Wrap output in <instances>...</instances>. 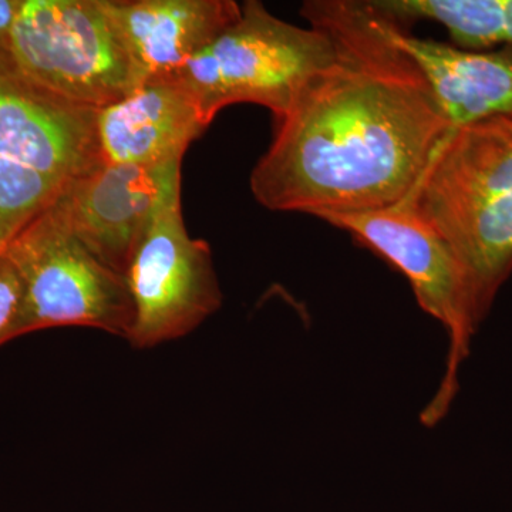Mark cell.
<instances>
[{
  "label": "cell",
  "mask_w": 512,
  "mask_h": 512,
  "mask_svg": "<svg viewBox=\"0 0 512 512\" xmlns=\"http://www.w3.org/2000/svg\"><path fill=\"white\" fill-rule=\"evenodd\" d=\"M301 12L329 33L336 56L275 121L252 195L313 217L404 200L451 133L429 84L369 0H311Z\"/></svg>",
  "instance_id": "1"
},
{
  "label": "cell",
  "mask_w": 512,
  "mask_h": 512,
  "mask_svg": "<svg viewBox=\"0 0 512 512\" xmlns=\"http://www.w3.org/2000/svg\"><path fill=\"white\" fill-rule=\"evenodd\" d=\"M409 195L456 255L478 330L512 274V116L448 134Z\"/></svg>",
  "instance_id": "2"
},
{
  "label": "cell",
  "mask_w": 512,
  "mask_h": 512,
  "mask_svg": "<svg viewBox=\"0 0 512 512\" xmlns=\"http://www.w3.org/2000/svg\"><path fill=\"white\" fill-rule=\"evenodd\" d=\"M241 16L177 76L194 94L208 123L225 107L264 106L275 121L285 116L303 86L333 62L328 32L291 25L264 3L247 0Z\"/></svg>",
  "instance_id": "3"
},
{
  "label": "cell",
  "mask_w": 512,
  "mask_h": 512,
  "mask_svg": "<svg viewBox=\"0 0 512 512\" xmlns=\"http://www.w3.org/2000/svg\"><path fill=\"white\" fill-rule=\"evenodd\" d=\"M5 255L22 292L0 335V348L37 330L69 326L130 339L134 303L126 278L87 251L53 204L20 232Z\"/></svg>",
  "instance_id": "4"
},
{
  "label": "cell",
  "mask_w": 512,
  "mask_h": 512,
  "mask_svg": "<svg viewBox=\"0 0 512 512\" xmlns=\"http://www.w3.org/2000/svg\"><path fill=\"white\" fill-rule=\"evenodd\" d=\"M5 52L40 86L89 109L144 82L106 0H23Z\"/></svg>",
  "instance_id": "5"
},
{
  "label": "cell",
  "mask_w": 512,
  "mask_h": 512,
  "mask_svg": "<svg viewBox=\"0 0 512 512\" xmlns=\"http://www.w3.org/2000/svg\"><path fill=\"white\" fill-rule=\"evenodd\" d=\"M316 218L349 232L359 244L402 272L420 308L446 329L450 340L446 373L436 396L421 413V421L427 427L436 426L456 397L458 370L477 333L466 278L456 255L440 232L420 214L410 195L379 210L322 214Z\"/></svg>",
  "instance_id": "6"
},
{
  "label": "cell",
  "mask_w": 512,
  "mask_h": 512,
  "mask_svg": "<svg viewBox=\"0 0 512 512\" xmlns=\"http://www.w3.org/2000/svg\"><path fill=\"white\" fill-rule=\"evenodd\" d=\"M124 278L134 303L128 342L136 349L185 338L222 305L210 245L188 234L181 200L164 205L154 215Z\"/></svg>",
  "instance_id": "7"
},
{
  "label": "cell",
  "mask_w": 512,
  "mask_h": 512,
  "mask_svg": "<svg viewBox=\"0 0 512 512\" xmlns=\"http://www.w3.org/2000/svg\"><path fill=\"white\" fill-rule=\"evenodd\" d=\"M183 157L161 163H101L70 181L53 207L101 264L124 275L148 224L164 205L181 200Z\"/></svg>",
  "instance_id": "8"
},
{
  "label": "cell",
  "mask_w": 512,
  "mask_h": 512,
  "mask_svg": "<svg viewBox=\"0 0 512 512\" xmlns=\"http://www.w3.org/2000/svg\"><path fill=\"white\" fill-rule=\"evenodd\" d=\"M97 113L40 86L0 49V158L69 184L103 163Z\"/></svg>",
  "instance_id": "9"
},
{
  "label": "cell",
  "mask_w": 512,
  "mask_h": 512,
  "mask_svg": "<svg viewBox=\"0 0 512 512\" xmlns=\"http://www.w3.org/2000/svg\"><path fill=\"white\" fill-rule=\"evenodd\" d=\"M194 94L174 76L147 77L133 92L97 113L104 163L146 165L183 157L205 133Z\"/></svg>",
  "instance_id": "10"
},
{
  "label": "cell",
  "mask_w": 512,
  "mask_h": 512,
  "mask_svg": "<svg viewBox=\"0 0 512 512\" xmlns=\"http://www.w3.org/2000/svg\"><path fill=\"white\" fill-rule=\"evenodd\" d=\"M380 18L387 37L423 74L451 133L478 121L512 116V46L470 52L410 35L386 16Z\"/></svg>",
  "instance_id": "11"
},
{
  "label": "cell",
  "mask_w": 512,
  "mask_h": 512,
  "mask_svg": "<svg viewBox=\"0 0 512 512\" xmlns=\"http://www.w3.org/2000/svg\"><path fill=\"white\" fill-rule=\"evenodd\" d=\"M147 77L174 76L241 16L234 0H106Z\"/></svg>",
  "instance_id": "12"
},
{
  "label": "cell",
  "mask_w": 512,
  "mask_h": 512,
  "mask_svg": "<svg viewBox=\"0 0 512 512\" xmlns=\"http://www.w3.org/2000/svg\"><path fill=\"white\" fill-rule=\"evenodd\" d=\"M380 15L406 29L417 20L440 23L458 49L488 52L507 45L505 0H369Z\"/></svg>",
  "instance_id": "13"
},
{
  "label": "cell",
  "mask_w": 512,
  "mask_h": 512,
  "mask_svg": "<svg viewBox=\"0 0 512 512\" xmlns=\"http://www.w3.org/2000/svg\"><path fill=\"white\" fill-rule=\"evenodd\" d=\"M66 185L26 165L0 158V255L56 201Z\"/></svg>",
  "instance_id": "14"
},
{
  "label": "cell",
  "mask_w": 512,
  "mask_h": 512,
  "mask_svg": "<svg viewBox=\"0 0 512 512\" xmlns=\"http://www.w3.org/2000/svg\"><path fill=\"white\" fill-rule=\"evenodd\" d=\"M20 292L22 286L15 266L8 256L0 255V335L15 315Z\"/></svg>",
  "instance_id": "15"
},
{
  "label": "cell",
  "mask_w": 512,
  "mask_h": 512,
  "mask_svg": "<svg viewBox=\"0 0 512 512\" xmlns=\"http://www.w3.org/2000/svg\"><path fill=\"white\" fill-rule=\"evenodd\" d=\"M22 6L23 0H0V49L5 50L8 46L10 33Z\"/></svg>",
  "instance_id": "16"
},
{
  "label": "cell",
  "mask_w": 512,
  "mask_h": 512,
  "mask_svg": "<svg viewBox=\"0 0 512 512\" xmlns=\"http://www.w3.org/2000/svg\"><path fill=\"white\" fill-rule=\"evenodd\" d=\"M505 18H507V45L512 46V0H505Z\"/></svg>",
  "instance_id": "17"
}]
</instances>
